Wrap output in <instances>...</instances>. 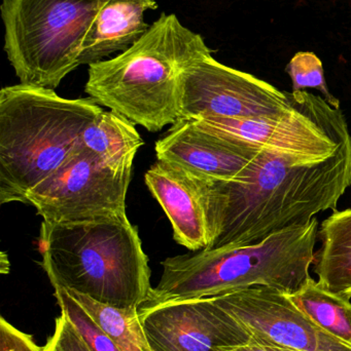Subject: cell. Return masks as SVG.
Wrapping results in <instances>:
<instances>
[{
	"mask_svg": "<svg viewBox=\"0 0 351 351\" xmlns=\"http://www.w3.org/2000/svg\"><path fill=\"white\" fill-rule=\"evenodd\" d=\"M193 179L207 225L204 250L255 245L337 210L351 186V136L321 160L262 149L235 179Z\"/></svg>",
	"mask_w": 351,
	"mask_h": 351,
	"instance_id": "6da1fadb",
	"label": "cell"
},
{
	"mask_svg": "<svg viewBox=\"0 0 351 351\" xmlns=\"http://www.w3.org/2000/svg\"><path fill=\"white\" fill-rule=\"evenodd\" d=\"M41 266L53 288L125 308L152 294L148 257L127 214L70 223L43 221Z\"/></svg>",
	"mask_w": 351,
	"mask_h": 351,
	"instance_id": "7a4b0ae2",
	"label": "cell"
},
{
	"mask_svg": "<svg viewBox=\"0 0 351 351\" xmlns=\"http://www.w3.org/2000/svg\"><path fill=\"white\" fill-rule=\"evenodd\" d=\"M212 53L203 37L162 14L117 57L89 65L84 92L134 125L158 132L181 119L179 75L185 66Z\"/></svg>",
	"mask_w": 351,
	"mask_h": 351,
	"instance_id": "3957f363",
	"label": "cell"
},
{
	"mask_svg": "<svg viewBox=\"0 0 351 351\" xmlns=\"http://www.w3.org/2000/svg\"><path fill=\"white\" fill-rule=\"evenodd\" d=\"M319 220L271 235L255 245L201 250L167 258L162 276L140 307L216 298L253 287L286 294L302 288L315 263ZM139 307V308H140Z\"/></svg>",
	"mask_w": 351,
	"mask_h": 351,
	"instance_id": "277c9868",
	"label": "cell"
},
{
	"mask_svg": "<svg viewBox=\"0 0 351 351\" xmlns=\"http://www.w3.org/2000/svg\"><path fill=\"white\" fill-rule=\"evenodd\" d=\"M92 98L65 99L55 90L14 84L0 92V204L22 202L53 174L82 132L102 112Z\"/></svg>",
	"mask_w": 351,
	"mask_h": 351,
	"instance_id": "5b68a950",
	"label": "cell"
},
{
	"mask_svg": "<svg viewBox=\"0 0 351 351\" xmlns=\"http://www.w3.org/2000/svg\"><path fill=\"white\" fill-rule=\"evenodd\" d=\"M109 0H2L4 51L20 84L55 90L80 66L84 37Z\"/></svg>",
	"mask_w": 351,
	"mask_h": 351,
	"instance_id": "8992f818",
	"label": "cell"
},
{
	"mask_svg": "<svg viewBox=\"0 0 351 351\" xmlns=\"http://www.w3.org/2000/svg\"><path fill=\"white\" fill-rule=\"evenodd\" d=\"M132 168H111L82 143L35 186L25 204L47 223H70L126 215Z\"/></svg>",
	"mask_w": 351,
	"mask_h": 351,
	"instance_id": "52a82bcc",
	"label": "cell"
},
{
	"mask_svg": "<svg viewBox=\"0 0 351 351\" xmlns=\"http://www.w3.org/2000/svg\"><path fill=\"white\" fill-rule=\"evenodd\" d=\"M293 93L296 96L294 109L276 119H233L204 115L192 119L210 131L261 149L311 160L328 158L350 136L341 109L334 108L323 96L307 90Z\"/></svg>",
	"mask_w": 351,
	"mask_h": 351,
	"instance_id": "ba28073f",
	"label": "cell"
},
{
	"mask_svg": "<svg viewBox=\"0 0 351 351\" xmlns=\"http://www.w3.org/2000/svg\"><path fill=\"white\" fill-rule=\"evenodd\" d=\"M295 104V93L224 65L212 53L194 60L179 75L181 119H276L290 113Z\"/></svg>",
	"mask_w": 351,
	"mask_h": 351,
	"instance_id": "9c48e42d",
	"label": "cell"
},
{
	"mask_svg": "<svg viewBox=\"0 0 351 351\" xmlns=\"http://www.w3.org/2000/svg\"><path fill=\"white\" fill-rule=\"evenodd\" d=\"M152 351H227L251 339L249 330L212 298L140 307Z\"/></svg>",
	"mask_w": 351,
	"mask_h": 351,
	"instance_id": "30bf717a",
	"label": "cell"
},
{
	"mask_svg": "<svg viewBox=\"0 0 351 351\" xmlns=\"http://www.w3.org/2000/svg\"><path fill=\"white\" fill-rule=\"evenodd\" d=\"M212 299L258 339L296 351H351L275 289L253 287Z\"/></svg>",
	"mask_w": 351,
	"mask_h": 351,
	"instance_id": "8fae6325",
	"label": "cell"
},
{
	"mask_svg": "<svg viewBox=\"0 0 351 351\" xmlns=\"http://www.w3.org/2000/svg\"><path fill=\"white\" fill-rule=\"evenodd\" d=\"M157 158L199 180L235 179L255 160L261 148L214 133L192 119L173 123L157 141Z\"/></svg>",
	"mask_w": 351,
	"mask_h": 351,
	"instance_id": "7c38bea8",
	"label": "cell"
},
{
	"mask_svg": "<svg viewBox=\"0 0 351 351\" xmlns=\"http://www.w3.org/2000/svg\"><path fill=\"white\" fill-rule=\"evenodd\" d=\"M144 181L168 217L174 241L192 252L206 249L205 212L195 180L177 167L157 160L144 175Z\"/></svg>",
	"mask_w": 351,
	"mask_h": 351,
	"instance_id": "4fadbf2b",
	"label": "cell"
},
{
	"mask_svg": "<svg viewBox=\"0 0 351 351\" xmlns=\"http://www.w3.org/2000/svg\"><path fill=\"white\" fill-rule=\"evenodd\" d=\"M157 8L156 0H109L84 37L80 65H91L127 51L150 29L144 21L146 12Z\"/></svg>",
	"mask_w": 351,
	"mask_h": 351,
	"instance_id": "5bb4252c",
	"label": "cell"
},
{
	"mask_svg": "<svg viewBox=\"0 0 351 351\" xmlns=\"http://www.w3.org/2000/svg\"><path fill=\"white\" fill-rule=\"evenodd\" d=\"M321 247L315 255L319 284L351 299V208L336 210L319 229Z\"/></svg>",
	"mask_w": 351,
	"mask_h": 351,
	"instance_id": "9a60e30c",
	"label": "cell"
},
{
	"mask_svg": "<svg viewBox=\"0 0 351 351\" xmlns=\"http://www.w3.org/2000/svg\"><path fill=\"white\" fill-rule=\"evenodd\" d=\"M80 143L113 169L133 168L144 140L135 125L115 111L103 110L82 132Z\"/></svg>",
	"mask_w": 351,
	"mask_h": 351,
	"instance_id": "2e32d148",
	"label": "cell"
},
{
	"mask_svg": "<svg viewBox=\"0 0 351 351\" xmlns=\"http://www.w3.org/2000/svg\"><path fill=\"white\" fill-rule=\"evenodd\" d=\"M288 296L321 329L351 348L350 299L330 292L313 278Z\"/></svg>",
	"mask_w": 351,
	"mask_h": 351,
	"instance_id": "e0dca14e",
	"label": "cell"
},
{
	"mask_svg": "<svg viewBox=\"0 0 351 351\" xmlns=\"http://www.w3.org/2000/svg\"><path fill=\"white\" fill-rule=\"evenodd\" d=\"M67 292L106 332L120 350L152 351L144 333L138 307L119 308L102 304L80 293L72 291Z\"/></svg>",
	"mask_w": 351,
	"mask_h": 351,
	"instance_id": "ac0fdd59",
	"label": "cell"
},
{
	"mask_svg": "<svg viewBox=\"0 0 351 351\" xmlns=\"http://www.w3.org/2000/svg\"><path fill=\"white\" fill-rule=\"evenodd\" d=\"M58 305L92 351H121L86 309L62 288H54Z\"/></svg>",
	"mask_w": 351,
	"mask_h": 351,
	"instance_id": "d6986e66",
	"label": "cell"
},
{
	"mask_svg": "<svg viewBox=\"0 0 351 351\" xmlns=\"http://www.w3.org/2000/svg\"><path fill=\"white\" fill-rule=\"evenodd\" d=\"M286 71L292 80L293 92L315 88L323 95V98L331 106L340 109V101L330 92L323 63L315 53L299 51L288 62Z\"/></svg>",
	"mask_w": 351,
	"mask_h": 351,
	"instance_id": "ffe728a7",
	"label": "cell"
},
{
	"mask_svg": "<svg viewBox=\"0 0 351 351\" xmlns=\"http://www.w3.org/2000/svg\"><path fill=\"white\" fill-rule=\"evenodd\" d=\"M43 351H92L84 343L69 319L61 313L55 321L53 335L47 339Z\"/></svg>",
	"mask_w": 351,
	"mask_h": 351,
	"instance_id": "44dd1931",
	"label": "cell"
},
{
	"mask_svg": "<svg viewBox=\"0 0 351 351\" xmlns=\"http://www.w3.org/2000/svg\"><path fill=\"white\" fill-rule=\"evenodd\" d=\"M0 351H43L32 336L24 333L0 317Z\"/></svg>",
	"mask_w": 351,
	"mask_h": 351,
	"instance_id": "7402d4cb",
	"label": "cell"
},
{
	"mask_svg": "<svg viewBox=\"0 0 351 351\" xmlns=\"http://www.w3.org/2000/svg\"><path fill=\"white\" fill-rule=\"evenodd\" d=\"M227 351H296L290 350V348H282V346H276L271 342L264 341V340L258 339V338L251 336V339L242 346H236V348H230Z\"/></svg>",
	"mask_w": 351,
	"mask_h": 351,
	"instance_id": "603a6c76",
	"label": "cell"
}]
</instances>
